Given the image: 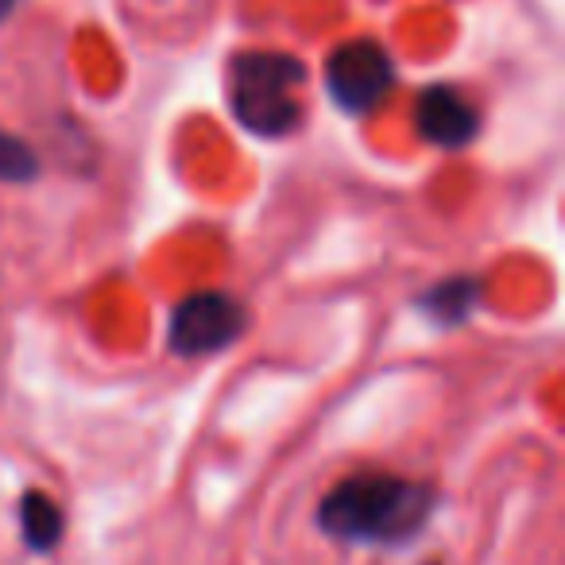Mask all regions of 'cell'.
Listing matches in <instances>:
<instances>
[{"label": "cell", "instance_id": "obj_1", "mask_svg": "<svg viewBox=\"0 0 565 565\" xmlns=\"http://www.w3.org/2000/svg\"><path fill=\"white\" fill-rule=\"evenodd\" d=\"M438 508V488L392 472H361L341 480L318 503V526L338 542L399 546L411 542Z\"/></svg>", "mask_w": 565, "mask_h": 565}, {"label": "cell", "instance_id": "obj_2", "mask_svg": "<svg viewBox=\"0 0 565 565\" xmlns=\"http://www.w3.org/2000/svg\"><path fill=\"white\" fill-rule=\"evenodd\" d=\"M307 66L282 51H244L228 66V105L241 128L256 136H287L302 120Z\"/></svg>", "mask_w": 565, "mask_h": 565}, {"label": "cell", "instance_id": "obj_3", "mask_svg": "<svg viewBox=\"0 0 565 565\" xmlns=\"http://www.w3.org/2000/svg\"><path fill=\"white\" fill-rule=\"evenodd\" d=\"M392 86L395 63L376 40H349L326 58V89L341 113L364 117L392 94Z\"/></svg>", "mask_w": 565, "mask_h": 565}, {"label": "cell", "instance_id": "obj_4", "mask_svg": "<svg viewBox=\"0 0 565 565\" xmlns=\"http://www.w3.org/2000/svg\"><path fill=\"white\" fill-rule=\"evenodd\" d=\"M248 326L244 307L225 291H198L174 307L171 315V353L179 356H210L217 349L233 345Z\"/></svg>", "mask_w": 565, "mask_h": 565}, {"label": "cell", "instance_id": "obj_5", "mask_svg": "<svg viewBox=\"0 0 565 565\" xmlns=\"http://www.w3.org/2000/svg\"><path fill=\"white\" fill-rule=\"evenodd\" d=\"M415 125L426 143L441 151H461L465 143H472L480 120L454 86H426L415 102Z\"/></svg>", "mask_w": 565, "mask_h": 565}, {"label": "cell", "instance_id": "obj_6", "mask_svg": "<svg viewBox=\"0 0 565 565\" xmlns=\"http://www.w3.org/2000/svg\"><path fill=\"white\" fill-rule=\"evenodd\" d=\"M63 526H66L63 511H58V503L47 492H28L20 500V531H24V542L35 554L55 550L58 539H63Z\"/></svg>", "mask_w": 565, "mask_h": 565}, {"label": "cell", "instance_id": "obj_7", "mask_svg": "<svg viewBox=\"0 0 565 565\" xmlns=\"http://www.w3.org/2000/svg\"><path fill=\"white\" fill-rule=\"evenodd\" d=\"M477 299H480L477 279H446L418 302V310H423L434 326H461L465 318L477 310Z\"/></svg>", "mask_w": 565, "mask_h": 565}, {"label": "cell", "instance_id": "obj_8", "mask_svg": "<svg viewBox=\"0 0 565 565\" xmlns=\"http://www.w3.org/2000/svg\"><path fill=\"white\" fill-rule=\"evenodd\" d=\"M35 174H40L35 151L28 148L20 136L0 132V182H17V186H24V182H32Z\"/></svg>", "mask_w": 565, "mask_h": 565}, {"label": "cell", "instance_id": "obj_9", "mask_svg": "<svg viewBox=\"0 0 565 565\" xmlns=\"http://www.w3.org/2000/svg\"><path fill=\"white\" fill-rule=\"evenodd\" d=\"M17 12V0H0V20H9Z\"/></svg>", "mask_w": 565, "mask_h": 565}]
</instances>
